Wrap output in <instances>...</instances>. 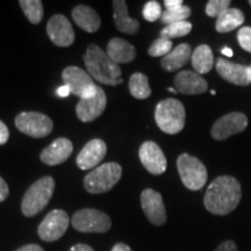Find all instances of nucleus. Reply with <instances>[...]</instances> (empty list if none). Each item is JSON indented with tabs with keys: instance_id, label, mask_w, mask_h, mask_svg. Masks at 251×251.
I'll use <instances>...</instances> for the list:
<instances>
[{
	"instance_id": "10",
	"label": "nucleus",
	"mask_w": 251,
	"mask_h": 251,
	"mask_svg": "<svg viewBox=\"0 0 251 251\" xmlns=\"http://www.w3.org/2000/svg\"><path fill=\"white\" fill-rule=\"evenodd\" d=\"M69 225H70V218L68 213L62 209H54L42 220L37 228V234L41 240L46 242H55L67 233Z\"/></svg>"
},
{
	"instance_id": "24",
	"label": "nucleus",
	"mask_w": 251,
	"mask_h": 251,
	"mask_svg": "<svg viewBox=\"0 0 251 251\" xmlns=\"http://www.w3.org/2000/svg\"><path fill=\"white\" fill-rule=\"evenodd\" d=\"M191 61H192V67L197 74H208L214 65V55H213L211 47L207 45L198 46L193 50Z\"/></svg>"
},
{
	"instance_id": "28",
	"label": "nucleus",
	"mask_w": 251,
	"mask_h": 251,
	"mask_svg": "<svg viewBox=\"0 0 251 251\" xmlns=\"http://www.w3.org/2000/svg\"><path fill=\"white\" fill-rule=\"evenodd\" d=\"M192 30V24L188 21H181V23H176L169 26H165L161 30V37L163 39H178V37L186 36Z\"/></svg>"
},
{
	"instance_id": "21",
	"label": "nucleus",
	"mask_w": 251,
	"mask_h": 251,
	"mask_svg": "<svg viewBox=\"0 0 251 251\" xmlns=\"http://www.w3.org/2000/svg\"><path fill=\"white\" fill-rule=\"evenodd\" d=\"M113 18H114L115 27L121 33L136 34L140 29V23L128 15V6L125 0H114L113 1Z\"/></svg>"
},
{
	"instance_id": "6",
	"label": "nucleus",
	"mask_w": 251,
	"mask_h": 251,
	"mask_svg": "<svg viewBox=\"0 0 251 251\" xmlns=\"http://www.w3.org/2000/svg\"><path fill=\"white\" fill-rule=\"evenodd\" d=\"M177 168L184 186L188 190L199 191L205 186L208 174L199 158L188 153H181L177 159Z\"/></svg>"
},
{
	"instance_id": "31",
	"label": "nucleus",
	"mask_w": 251,
	"mask_h": 251,
	"mask_svg": "<svg viewBox=\"0 0 251 251\" xmlns=\"http://www.w3.org/2000/svg\"><path fill=\"white\" fill-rule=\"evenodd\" d=\"M230 0H209L206 5V14L209 18L218 19L222 13H225L228 8H230Z\"/></svg>"
},
{
	"instance_id": "44",
	"label": "nucleus",
	"mask_w": 251,
	"mask_h": 251,
	"mask_svg": "<svg viewBox=\"0 0 251 251\" xmlns=\"http://www.w3.org/2000/svg\"><path fill=\"white\" fill-rule=\"evenodd\" d=\"M249 75H250V78H251V65L249 67Z\"/></svg>"
},
{
	"instance_id": "40",
	"label": "nucleus",
	"mask_w": 251,
	"mask_h": 251,
	"mask_svg": "<svg viewBox=\"0 0 251 251\" xmlns=\"http://www.w3.org/2000/svg\"><path fill=\"white\" fill-rule=\"evenodd\" d=\"M69 251H94V250L90 246H87V244L79 243V244H76V246L71 247Z\"/></svg>"
},
{
	"instance_id": "42",
	"label": "nucleus",
	"mask_w": 251,
	"mask_h": 251,
	"mask_svg": "<svg viewBox=\"0 0 251 251\" xmlns=\"http://www.w3.org/2000/svg\"><path fill=\"white\" fill-rule=\"evenodd\" d=\"M221 52H222V54H224V55L228 56V57H233V55H234L233 50H231L230 48H228V47H225V48H222Z\"/></svg>"
},
{
	"instance_id": "45",
	"label": "nucleus",
	"mask_w": 251,
	"mask_h": 251,
	"mask_svg": "<svg viewBox=\"0 0 251 251\" xmlns=\"http://www.w3.org/2000/svg\"><path fill=\"white\" fill-rule=\"evenodd\" d=\"M249 5H250V6H251V0H250V1H249Z\"/></svg>"
},
{
	"instance_id": "12",
	"label": "nucleus",
	"mask_w": 251,
	"mask_h": 251,
	"mask_svg": "<svg viewBox=\"0 0 251 251\" xmlns=\"http://www.w3.org/2000/svg\"><path fill=\"white\" fill-rule=\"evenodd\" d=\"M139 157L146 170L151 175L164 174L168 166L166 157L158 144L152 141H147L141 144L139 150Z\"/></svg>"
},
{
	"instance_id": "33",
	"label": "nucleus",
	"mask_w": 251,
	"mask_h": 251,
	"mask_svg": "<svg viewBox=\"0 0 251 251\" xmlns=\"http://www.w3.org/2000/svg\"><path fill=\"white\" fill-rule=\"evenodd\" d=\"M238 45L248 52H251V27L244 26L237 33Z\"/></svg>"
},
{
	"instance_id": "17",
	"label": "nucleus",
	"mask_w": 251,
	"mask_h": 251,
	"mask_svg": "<svg viewBox=\"0 0 251 251\" xmlns=\"http://www.w3.org/2000/svg\"><path fill=\"white\" fill-rule=\"evenodd\" d=\"M106 105H107V98L105 91L99 86L98 92L93 98L79 100L76 107L77 117L81 122H92L102 114Z\"/></svg>"
},
{
	"instance_id": "34",
	"label": "nucleus",
	"mask_w": 251,
	"mask_h": 251,
	"mask_svg": "<svg viewBox=\"0 0 251 251\" xmlns=\"http://www.w3.org/2000/svg\"><path fill=\"white\" fill-rule=\"evenodd\" d=\"M214 251H238V248L234 241L227 240L224 241L222 243H220L219 247L216 248Z\"/></svg>"
},
{
	"instance_id": "4",
	"label": "nucleus",
	"mask_w": 251,
	"mask_h": 251,
	"mask_svg": "<svg viewBox=\"0 0 251 251\" xmlns=\"http://www.w3.org/2000/svg\"><path fill=\"white\" fill-rule=\"evenodd\" d=\"M55 190V180L50 176L40 178L28 188L21 201V212L27 218L39 214L48 205Z\"/></svg>"
},
{
	"instance_id": "25",
	"label": "nucleus",
	"mask_w": 251,
	"mask_h": 251,
	"mask_svg": "<svg viewBox=\"0 0 251 251\" xmlns=\"http://www.w3.org/2000/svg\"><path fill=\"white\" fill-rule=\"evenodd\" d=\"M244 23V14L241 9L230 7L225 13L216 19L215 29L218 33H229V31L241 27Z\"/></svg>"
},
{
	"instance_id": "36",
	"label": "nucleus",
	"mask_w": 251,
	"mask_h": 251,
	"mask_svg": "<svg viewBox=\"0 0 251 251\" xmlns=\"http://www.w3.org/2000/svg\"><path fill=\"white\" fill-rule=\"evenodd\" d=\"M8 194H9L8 185L1 177H0V202H2L4 200H6V198L8 197Z\"/></svg>"
},
{
	"instance_id": "41",
	"label": "nucleus",
	"mask_w": 251,
	"mask_h": 251,
	"mask_svg": "<svg viewBox=\"0 0 251 251\" xmlns=\"http://www.w3.org/2000/svg\"><path fill=\"white\" fill-rule=\"evenodd\" d=\"M111 251H133L130 249V247H128L125 243H118L112 248Z\"/></svg>"
},
{
	"instance_id": "18",
	"label": "nucleus",
	"mask_w": 251,
	"mask_h": 251,
	"mask_svg": "<svg viewBox=\"0 0 251 251\" xmlns=\"http://www.w3.org/2000/svg\"><path fill=\"white\" fill-rule=\"evenodd\" d=\"M175 87L177 92L186 96H197L202 94L208 90V84L196 71L184 70L178 72L175 77Z\"/></svg>"
},
{
	"instance_id": "16",
	"label": "nucleus",
	"mask_w": 251,
	"mask_h": 251,
	"mask_svg": "<svg viewBox=\"0 0 251 251\" xmlns=\"http://www.w3.org/2000/svg\"><path fill=\"white\" fill-rule=\"evenodd\" d=\"M107 153V146L100 139L87 142L77 156V165L80 170H91L99 165Z\"/></svg>"
},
{
	"instance_id": "35",
	"label": "nucleus",
	"mask_w": 251,
	"mask_h": 251,
	"mask_svg": "<svg viewBox=\"0 0 251 251\" xmlns=\"http://www.w3.org/2000/svg\"><path fill=\"white\" fill-rule=\"evenodd\" d=\"M9 139V130L4 122L0 120V146L5 144Z\"/></svg>"
},
{
	"instance_id": "8",
	"label": "nucleus",
	"mask_w": 251,
	"mask_h": 251,
	"mask_svg": "<svg viewBox=\"0 0 251 251\" xmlns=\"http://www.w3.org/2000/svg\"><path fill=\"white\" fill-rule=\"evenodd\" d=\"M64 85L69 86L70 92L80 99L93 98L98 92V85H96L92 77L83 69L78 67H68L62 74Z\"/></svg>"
},
{
	"instance_id": "39",
	"label": "nucleus",
	"mask_w": 251,
	"mask_h": 251,
	"mask_svg": "<svg viewBox=\"0 0 251 251\" xmlns=\"http://www.w3.org/2000/svg\"><path fill=\"white\" fill-rule=\"evenodd\" d=\"M15 251H45L42 247L37 246V244H26V246L19 248L18 250Z\"/></svg>"
},
{
	"instance_id": "14",
	"label": "nucleus",
	"mask_w": 251,
	"mask_h": 251,
	"mask_svg": "<svg viewBox=\"0 0 251 251\" xmlns=\"http://www.w3.org/2000/svg\"><path fill=\"white\" fill-rule=\"evenodd\" d=\"M47 34L57 47H69L75 42V31L69 19L63 14H55L47 24Z\"/></svg>"
},
{
	"instance_id": "1",
	"label": "nucleus",
	"mask_w": 251,
	"mask_h": 251,
	"mask_svg": "<svg viewBox=\"0 0 251 251\" xmlns=\"http://www.w3.org/2000/svg\"><path fill=\"white\" fill-rule=\"evenodd\" d=\"M242 198V188L236 178L220 176L207 188L203 205L214 215H227L236 209Z\"/></svg>"
},
{
	"instance_id": "13",
	"label": "nucleus",
	"mask_w": 251,
	"mask_h": 251,
	"mask_svg": "<svg viewBox=\"0 0 251 251\" xmlns=\"http://www.w3.org/2000/svg\"><path fill=\"white\" fill-rule=\"evenodd\" d=\"M141 206L147 219L155 226H163L166 222V209L162 194L152 188H146L141 193Z\"/></svg>"
},
{
	"instance_id": "9",
	"label": "nucleus",
	"mask_w": 251,
	"mask_h": 251,
	"mask_svg": "<svg viewBox=\"0 0 251 251\" xmlns=\"http://www.w3.org/2000/svg\"><path fill=\"white\" fill-rule=\"evenodd\" d=\"M15 127L28 136L42 139L52 131L54 124L48 115L40 112H23L15 118Z\"/></svg>"
},
{
	"instance_id": "26",
	"label": "nucleus",
	"mask_w": 251,
	"mask_h": 251,
	"mask_svg": "<svg viewBox=\"0 0 251 251\" xmlns=\"http://www.w3.org/2000/svg\"><path fill=\"white\" fill-rule=\"evenodd\" d=\"M129 91L134 98L143 100L151 96V89L149 86V78L142 72H135L130 76Z\"/></svg>"
},
{
	"instance_id": "22",
	"label": "nucleus",
	"mask_w": 251,
	"mask_h": 251,
	"mask_svg": "<svg viewBox=\"0 0 251 251\" xmlns=\"http://www.w3.org/2000/svg\"><path fill=\"white\" fill-rule=\"evenodd\" d=\"M107 55L117 64L130 63L136 57V49L128 41L114 37L107 45Z\"/></svg>"
},
{
	"instance_id": "23",
	"label": "nucleus",
	"mask_w": 251,
	"mask_h": 251,
	"mask_svg": "<svg viewBox=\"0 0 251 251\" xmlns=\"http://www.w3.org/2000/svg\"><path fill=\"white\" fill-rule=\"evenodd\" d=\"M192 48L188 43H181L162 58V68L169 72L179 70L184 65L187 64V62L191 59V56H192Z\"/></svg>"
},
{
	"instance_id": "27",
	"label": "nucleus",
	"mask_w": 251,
	"mask_h": 251,
	"mask_svg": "<svg viewBox=\"0 0 251 251\" xmlns=\"http://www.w3.org/2000/svg\"><path fill=\"white\" fill-rule=\"evenodd\" d=\"M25 15L31 24L37 25L43 19V4L41 0H20L19 1Z\"/></svg>"
},
{
	"instance_id": "3",
	"label": "nucleus",
	"mask_w": 251,
	"mask_h": 251,
	"mask_svg": "<svg viewBox=\"0 0 251 251\" xmlns=\"http://www.w3.org/2000/svg\"><path fill=\"white\" fill-rule=\"evenodd\" d=\"M155 120L159 129L165 134L175 135L180 133L185 127L186 112L183 102L178 99L169 98L157 103Z\"/></svg>"
},
{
	"instance_id": "5",
	"label": "nucleus",
	"mask_w": 251,
	"mask_h": 251,
	"mask_svg": "<svg viewBox=\"0 0 251 251\" xmlns=\"http://www.w3.org/2000/svg\"><path fill=\"white\" fill-rule=\"evenodd\" d=\"M122 168L115 162L97 166L84 178V187L91 194L106 193L111 191L121 179Z\"/></svg>"
},
{
	"instance_id": "15",
	"label": "nucleus",
	"mask_w": 251,
	"mask_h": 251,
	"mask_svg": "<svg viewBox=\"0 0 251 251\" xmlns=\"http://www.w3.org/2000/svg\"><path fill=\"white\" fill-rule=\"evenodd\" d=\"M215 68L220 76L228 83L237 86H248L251 84L249 67L237 64V63H233L224 58H218L215 62Z\"/></svg>"
},
{
	"instance_id": "11",
	"label": "nucleus",
	"mask_w": 251,
	"mask_h": 251,
	"mask_svg": "<svg viewBox=\"0 0 251 251\" xmlns=\"http://www.w3.org/2000/svg\"><path fill=\"white\" fill-rule=\"evenodd\" d=\"M248 127V118L240 112H233L221 117L213 125L211 134L216 141L227 140L235 134L242 133Z\"/></svg>"
},
{
	"instance_id": "29",
	"label": "nucleus",
	"mask_w": 251,
	"mask_h": 251,
	"mask_svg": "<svg viewBox=\"0 0 251 251\" xmlns=\"http://www.w3.org/2000/svg\"><path fill=\"white\" fill-rule=\"evenodd\" d=\"M191 15V8L188 6H180V7L175 8V9H166L165 12H163L161 20L162 24L169 25L176 24V23H181V21H186V19Z\"/></svg>"
},
{
	"instance_id": "37",
	"label": "nucleus",
	"mask_w": 251,
	"mask_h": 251,
	"mask_svg": "<svg viewBox=\"0 0 251 251\" xmlns=\"http://www.w3.org/2000/svg\"><path fill=\"white\" fill-rule=\"evenodd\" d=\"M183 0H165L164 5L166 9H175L183 6Z\"/></svg>"
},
{
	"instance_id": "19",
	"label": "nucleus",
	"mask_w": 251,
	"mask_h": 251,
	"mask_svg": "<svg viewBox=\"0 0 251 251\" xmlns=\"http://www.w3.org/2000/svg\"><path fill=\"white\" fill-rule=\"evenodd\" d=\"M72 151H74V146L71 141L65 137H58L46 149H43L40 158L45 164L55 166L67 161Z\"/></svg>"
},
{
	"instance_id": "7",
	"label": "nucleus",
	"mask_w": 251,
	"mask_h": 251,
	"mask_svg": "<svg viewBox=\"0 0 251 251\" xmlns=\"http://www.w3.org/2000/svg\"><path fill=\"white\" fill-rule=\"evenodd\" d=\"M72 226L80 233H106L112 227V220L101 211L93 208L79 209L72 216Z\"/></svg>"
},
{
	"instance_id": "2",
	"label": "nucleus",
	"mask_w": 251,
	"mask_h": 251,
	"mask_svg": "<svg viewBox=\"0 0 251 251\" xmlns=\"http://www.w3.org/2000/svg\"><path fill=\"white\" fill-rule=\"evenodd\" d=\"M84 63L89 71V75L93 79L105 85L118 86L122 84L121 68L108 57L107 52L97 45H90L87 47Z\"/></svg>"
},
{
	"instance_id": "30",
	"label": "nucleus",
	"mask_w": 251,
	"mask_h": 251,
	"mask_svg": "<svg viewBox=\"0 0 251 251\" xmlns=\"http://www.w3.org/2000/svg\"><path fill=\"white\" fill-rule=\"evenodd\" d=\"M172 50V41L168 39H159L155 40L152 42V45L149 47L148 54L151 57H164Z\"/></svg>"
},
{
	"instance_id": "32",
	"label": "nucleus",
	"mask_w": 251,
	"mask_h": 251,
	"mask_svg": "<svg viewBox=\"0 0 251 251\" xmlns=\"http://www.w3.org/2000/svg\"><path fill=\"white\" fill-rule=\"evenodd\" d=\"M142 14L143 18L146 19L148 23H155L158 19H161L163 14L161 5H159L158 1L150 0V1L146 2V5H144Z\"/></svg>"
},
{
	"instance_id": "38",
	"label": "nucleus",
	"mask_w": 251,
	"mask_h": 251,
	"mask_svg": "<svg viewBox=\"0 0 251 251\" xmlns=\"http://www.w3.org/2000/svg\"><path fill=\"white\" fill-rule=\"evenodd\" d=\"M70 89L67 85L59 86L57 90H56V96L59 97V98H67V97L70 94Z\"/></svg>"
},
{
	"instance_id": "43",
	"label": "nucleus",
	"mask_w": 251,
	"mask_h": 251,
	"mask_svg": "<svg viewBox=\"0 0 251 251\" xmlns=\"http://www.w3.org/2000/svg\"><path fill=\"white\" fill-rule=\"evenodd\" d=\"M168 91H169V92H172V93H177V90L174 89V87H169Z\"/></svg>"
},
{
	"instance_id": "20",
	"label": "nucleus",
	"mask_w": 251,
	"mask_h": 251,
	"mask_svg": "<svg viewBox=\"0 0 251 251\" xmlns=\"http://www.w3.org/2000/svg\"><path fill=\"white\" fill-rule=\"evenodd\" d=\"M72 19L78 27L87 33H96L101 26L99 14L87 5H78L72 9Z\"/></svg>"
}]
</instances>
